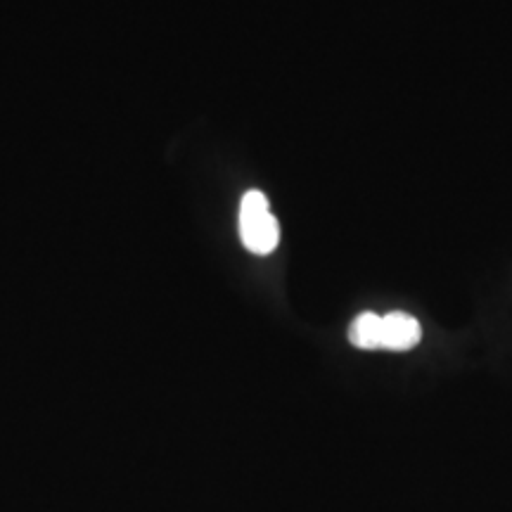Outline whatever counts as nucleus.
Listing matches in <instances>:
<instances>
[{
	"label": "nucleus",
	"mask_w": 512,
	"mask_h": 512,
	"mask_svg": "<svg viewBox=\"0 0 512 512\" xmlns=\"http://www.w3.org/2000/svg\"><path fill=\"white\" fill-rule=\"evenodd\" d=\"M240 238L256 256L271 254L280 242V226L268 207V197L259 190H249L240 204Z\"/></svg>",
	"instance_id": "f257e3e1"
},
{
	"label": "nucleus",
	"mask_w": 512,
	"mask_h": 512,
	"mask_svg": "<svg viewBox=\"0 0 512 512\" xmlns=\"http://www.w3.org/2000/svg\"><path fill=\"white\" fill-rule=\"evenodd\" d=\"M422 339V328L413 316L403 311H394L382 316L380 349L384 351H411Z\"/></svg>",
	"instance_id": "f03ea898"
},
{
	"label": "nucleus",
	"mask_w": 512,
	"mask_h": 512,
	"mask_svg": "<svg viewBox=\"0 0 512 512\" xmlns=\"http://www.w3.org/2000/svg\"><path fill=\"white\" fill-rule=\"evenodd\" d=\"M380 335H382V316L377 313H361L349 325V342L356 349L363 351H377L380 349Z\"/></svg>",
	"instance_id": "7ed1b4c3"
}]
</instances>
